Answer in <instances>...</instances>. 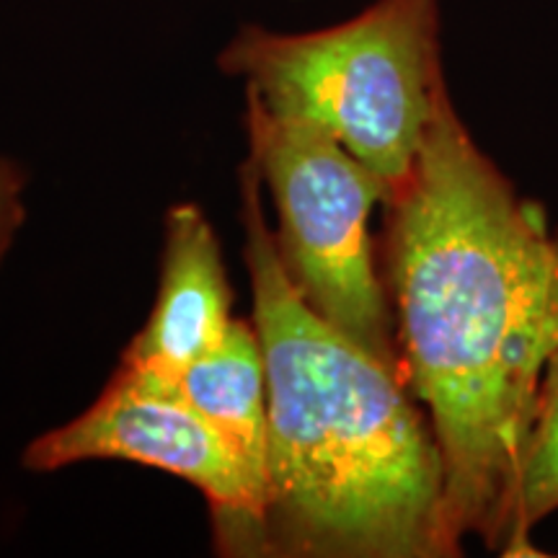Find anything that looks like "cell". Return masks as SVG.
I'll return each mask as SVG.
<instances>
[{
  "instance_id": "1",
  "label": "cell",
  "mask_w": 558,
  "mask_h": 558,
  "mask_svg": "<svg viewBox=\"0 0 558 558\" xmlns=\"http://www.w3.org/2000/svg\"><path fill=\"white\" fill-rule=\"evenodd\" d=\"M386 288L407 386L429 411L452 541L501 550L507 501L558 352V235L448 96L386 199Z\"/></svg>"
},
{
  "instance_id": "2",
  "label": "cell",
  "mask_w": 558,
  "mask_h": 558,
  "mask_svg": "<svg viewBox=\"0 0 558 558\" xmlns=\"http://www.w3.org/2000/svg\"><path fill=\"white\" fill-rule=\"evenodd\" d=\"M241 226L269 388L264 556L448 558L445 473L407 378L305 303L241 166Z\"/></svg>"
},
{
  "instance_id": "3",
  "label": "cell",
  "mask_w": 558,
  "mask_h": 558,
  "mask_svg": "<svg viewBox=\"0 0 558 558\" xmlns=\"http://www.w3.org/2000/svg\"><path fill=\"white\" fill-rule=\"evenodd\" d=\"M218 65L271 111L337 137L390 192L409 179L450 96L439 0H375L344 24L303 34L243 26Z\"/></svg>"
},
{
  "instance_id": "4",
  "label": "cell",
  "mask_w": 558,
  "mask_h": 558,
  "mask_svg": "<svg viewBox=\"0 0 558 558\" xmlns=\"http://www.w3.org/2000/svg\"><path fill=\"white\" fill-rule=\"evenodd\" d=\"M251 166L277 209L275 243L290 282L320 318L396 373L403 360L369 215L388 184L316 124L271 111L246 88Z\"/></svg>"
},
{
  "instance_id": "5",
  "label": "cell",
  "mask_w": 558,
  "mask_h": 558,
  "mask_svg": "<svg viewBox=\"0 0 558 558\" xmlns=\"http://www.w3.org/2000/svg\"><path fill=\"white\" fill-rule=\"evenodd\" d=\"M86 460H122L186 481L207 499L218 554L264 556V494L220 432L181 399L177 380L120 362L81 416L29 442L24 469L50 473Z\"/></svg>"
},
{
  "instance_id": "6",
  "label": "cell",
  "mask_w": 558,
  "mask_h": 558,
  "mask_svg": "<svg viewBox=\"0 0 558 558\" xmlns=\"http://www.w3.org/2000/svg\"><path fill=\"white\" fill-rule=\"evenodd\" d=\"M230 305L233 290L205 209L194 202L173 205L166 213L156 303L122 352V365L177 380L226 337Z\"/></svg>"
},
{
  "instance_id": "7",
  "label": "cell",
  "mask_w": 558,
  "mask_h": 558,
  "mask_svg": "<svg viewBox=\"0 0 558 558\" xmlns=\"http://www.w3.org/2000/svg\"><path fill=\"white\" fill-rule=\"evenodd\" d=\"M177 388L220 432L267 499L269 388L256 326L230 320L220 344L194 360L177 378Z\"/></svg>"
},
{
  "instance_id": "8",
  "label": "cell",
  "mask_w": 558,
  "mask_h": 558,
  "mask_svg": "<svg viewBox=\"0 0 558 558\" xmlns=\"http://www.w3.org/2000/svg\"><path fill=\"white\" fill-rule=\"evenodd\" d=\"M558 509V352L543 373L533 424L522 448L518 476L507 501L505 556H538L530 533Z\"/></svg>"
},
{
  "instance_id": "9",
  "label": "cell",
  "mask_w": 558,
  "mask_h": 558,
  "mask_svg": "<svg viewBox=\"0 0 558 558\" xmlns=\"http://www.w3.org/2000/svg\"><path fill=\"white\" fill-rule=\"evenodd\" d=\"M26 190V171L16 160L0 158V264L9 254L16 233L26 220L24 207Z\"/></svg>"
}]
</instances>
